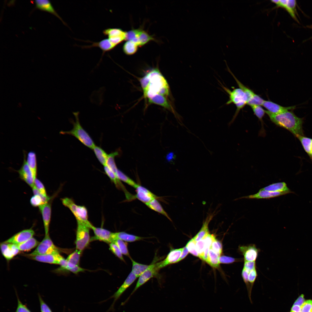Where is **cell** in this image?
I'll return each mask as SVG.
<instances>
[{
    "instance_id": "obj_17",
    "label": "cell",
    "mask_w": 312,
    "mask_h": 312,
    "mask_svg": "<svg viewBox=\"0 0 312 312\" xmlns=\"http://www.w3.org/2000/svg\"><path fill=\"white\" fill-rule=\"evenodd\" d=\"M135 189L136 194L134 196L135 198L145 204L158 198V197L148 189L139 184H138Z\"/></svg>"
},
{
    "instance_id": "obj_52",
    "label": "cell",
    "mask_w": 312,
    "mask_h": 312,
    "mask_svg": "<svg viewBox=\"0 0 312 312\" xmlns=\"http://www.w3.org/2000/svg\"><path fill=\"white\" fill-rule=\"evenodd\" d=\"M196 247L197 251L199 255V257L203 254L205 248V244L203 239L196 242Z\"/></svg>"
},
{
    "instance_id": "obj_38",
    "label": "cell",
    "mask_w": 312,
    "mask_h": 312,
    "mask_svg": "<svg viewBox=\"0 0 312 312\" xmlns=\"http://www.w3.org/2000/svg\"><path fill=\"white\" fill-rule=\"evenodd\" d=\"M119 154L118 151H115L108 154L105 165L112 170L116 174L118 169L115 163V158Z\"/></svg>"
},
{
    "instance_id": "obj_34",
    "label": "cell",
    "mask_w": 312,
    "mask_h": 312,
    "mask_svg": "<svg viewBox=\"0 0 312 312\" xmlns=\"http://www.w3.org/2000/svg\"><path fill=\"white\" fill-rule=\"evenodd\" d=\"M132 263L131 272L138 278L149 267L150 265L142 264L138 263L131 258H130Z\"/></svg>"
},
{
    "instance_id": "obj_49",
    "label": "cell",
    "mask_w": 312,
    "mask_h": 312,
    "mask_svg": "<svg viewBox=\"0 0 312 312\" xmlns=\"http://www.w3.org/2000/svg\"><path fill=\"white\" fill-rule=\"evenodd\" d=\"M210 248L220 257L222 252V246L221 242L215 239L212 243Z\"/></svg>"
},
{
    "instance_id": "obj_59",
    "label": "cell",
    "mask_w": 312,
    "mask_h": 312,
    "mask_svg": "<svg viewBox=\"0 0 312 312\" xmlns=\"http://www.w3.org/2000/svg\"><path fill=\"white\" fill-rule=\"evenodd\" d=\"M290 312H301V307L298 305H293Z\"/></svg>"
},
{
    "instance_id": "obj_57",
    "label": "cell",
    "mask_w": 312,
    "mask_h": 312,
    "mask_svg": "<svg viewBox=\"0 0 312 312\" xmlns=\"http://www.w3.org/2000/svg\"><path fill=\"white\" fill-rule=\"evenodd\" d=\"M189 252L186 246L183 247L182 254L178 262L183 259L188 255Z\"/></svg>"
},
{
    "instance_id": "obj_26",
    "label": "cell",
    "mask_w": 312,
    "mask_h": 312,
    "mask_svg": "<svg viewBox=\"0 0 312 312\" xmlns=\"http://www.w3.org/2000/svg\"><path fill=\"white\" fill-rule=\"evenodd\" d=\"M113 237L114 242L116 239H119L125 242H129L138 241L145 238L129 234L124 232L113 233Z\"/></svg>"
},
{
    "instance_id": "obj_27",
    "label": "cell",
    "mask_w": 312,
    "mask_h": 312,
    "mask_svg": "<svg viewBox=\"0 0 312 312\" xmlns=\"http://www.w3.org/2000/svg\"><path fill=\"white\" fill-rule=\"evenodd\" d=\"M148 101L150 103L155 104L161 106L174 113L173 108L169 103L166 97L160 95H157L148 99Z\"/></svg>"
},
{
    "instance_id": "obj_61",
    "label": "cell",
    "mask_w": 312,
    "mask_h": 312,
    "mask_svg": "<svg viewBox=\"0 0 312 312\" xmlns=\"http://www.w3.org/2000/svg\"><path fill=\"white\" fill-rule=\"evenodd\" d=\"M307 27L309 28L312 29V25L308 26Z\"/></svg>"
},
{
    "instance_id": "obj_7",
    "label": "cell",
    "mask_w": 312,
    "mask_h": 312,
    "mask_svg": "<svg viewBox=\"0 0 312 312\" xmlns=\"http://www.w3.org/2000/svg\"><path fill=\"white\" fill-rule=\"evenodd\" d=\"M59 253L58 248L54 244L49 235H45L35 250L27 256H33Z\"/></svg>"
},
{
    "instance_id": "obj_39",
    "label": "cell",
    "mask_w": 312,
    "mask_h": 312,
    "mask_svg": "<svg viewBox=\"0 0 312 312\" xmlns=\"http://www.w3.org/2000/svg\"><path fill=\"white\" fill-rule=\"evenodd\" d=\"M138 47L134 42L131 41H127L123 45L122 50L125 54L131 55L136 52Z\"/></svg>"
},
{
    "instance_id": "obj_21",
    "label": "cell",
    "mask_w": 312,
    "mask_h": 312,
    "mask_svg": "<svg viewBox=\"0 0 312 312\" xmlns=\"http://www.w3.org/2000/svg\"><path fill=\"white\" fill-rule=\"evenodd\" d=\"M104 35L108 38L116 41H123L125 40L126 32L120 28H108L103 31Z\"/></svg>"
},
{
    "instance_id": "obj_19",
    "label": "cell",
    "mask_w": 312,
    "mask_h": 312,
    "mask_svg": "<svg viewBox=\"0 0 312 312\" xmlns=\"http://www.w3.org/2000/svg\"><path fill=\"white\" fill-rule=\"evenodd\" d=\"M0 248L3 256L7 261L12 259L20 251L16 244L3 242L1 244Z\"/></svg>"
},
{
    "instance_id": "obj_55",
    "label": "cell",
    "mask_w": 312,
    "mask_h": 312,
    "mask_svg": "<svg viewBox=\"0 0 312 312\" xmlns=\"http://www.w3.org/2000/svg\"><path fill=\"white\" fill-rule=\"evenodd\" d=\"M244 261V263L243 268L247 271L250 272L251 270L256 268L255 261Z\"/></svg>"
},
{
    "instance_id": "obj_48",
    "label": "cell",
    "mask_w": 312,
    "mask_h": 312,
    "mask_svg": "<svg viewBox=\"0 0 312 312\" xmlns=\"http://www.w3.org/2000/svg\"><path fill=\"white\" fill-rule=\"evenodd\" d=\"M242 259H236L226 256H222L219 257L220 263L230 264L235 262L242 261Z\"/></svg>"
},
{
    "instance_id": "obj_54",
    "label": "cell",
    "mask_w": 312,
    "mask_h": 312,
    "mask_svg": "<svg viewBox=\"0 0 312 312\" xmlns=\"http://www.w3.org/2000/svg\"><path fill=\"white\" fill-rule=\"evenodd\" d=\"M41 312H52L49 307L44 302L40 294H38Z\"/></svg>"
},
{
    "instance_id": "obj_2",
    "label": "cell",
    "mask_w": 312,
    "mask_h": 312,
    "mask_svg": "<svg viewBox=\"0 0 312 312\" xmlns=\"http://www.w3.org/2000/svg\"><path fill=\"white\" fill-rule=\"evenodd\" d=\"M265 113L273 123L288 130L296 137L304 135L302 126L303 119L297 116L292 110L276 114L265 110Z\"/></svg>"
},
{
    "instance_id": "obj_6",
    "label": "cell",
    "mask_w": 312,
    "mask_h": 312,
    "mask_svg": "<svg viewBox=\"0 0 312 312\" xmlns=\"http://www.w3.org/2000/svg\"><path fill=\"white\" fill-rule=\"evenodd\" d=\"M77 222L76 249L82 252L91 241L90 235V229L85 224Z\"/></svg>"
},
{
    "instance_id": "obj_24",
    "label": "cell",
    "mask_w": 312,
    "mask_h": 312,
    "mask_svg": "<svg viewBox=\"0 0 312 312\" xmlns=\"http://www.w3.org/2000/svg\"><path fill=\"white\" fill-rule=\"evenodd\" d=\"M61 255L59 253L33 256H27L33 260L41 262L59 264V259Z\"/></svg>"
},
{
    "instance_id": "obj_56",
    "label": "cell",
    "mask_w": 312,
    "mask_h": 312,
    "mask_svg": "<svg viewBox=\"0 0 312 312\" xmlns=\"http://www.w3.org/2000/svg\"><path fill=\"white\" fill-rule=\"evenodd\" d=\"M305 301L304 296L303 294H302L295 301L293 305H298L301 307Z\"/></svg>"
},
{
    "instance_id": "obj_18",
    "label": "cell",
    "mask_w": 312,
    "mask_h": 312,
    "mask_svg": "<svg viewBox=\"0 0 312 312\" xmlns=\"http://www.w3.org/2000/svg\"><path fill=\"white\" fill-rule=\"evenodd\" d=\"M262 106L268 111L273 114H278L289 110H293L296 108V105L284 107L269 100H265Z\"/></svg>"
},
{
    "instance_id": "obj_23",
    "label": "cell",
    "mask_w": 312,
    "mask_h": 312,
    "mask_svg": "<svg viewBox=\"0 0 312 312\" xmlns=\"http://www.w3.org/2000/svg\"><path fill=\"white\" fill-rule=\"evenodd\" d=\"M92 44L90 45L83 46V48H90L93 47L99 48L103 51V55L105 52L110 51L113 49L116 46L108 38L103 39L98 42H91Z\"/></svg>"
},
{
    "instance_id": "obj_35",
    "label": "cell",
    "mask_w": 312,
    "mask_h": 312,
    "mask_svg": "<svg viewBox=\"0 0 312 312\" xmlns=\"http://www.w3.org/2000/svg\"><path fill=\"white\" fill-rule=\"evenodd\" d=\"M220 257L210 248L206 262L211 266L214 268H218L220 263L219 261Z\"/></svg>"
},
{
    "instance_id": "obj_46",
    "label": "cell",
    "mask_w": 312,
    "mask_h": 312,
    "mask_svg": "<svg viewBox=\"0 0 312 312\" xmlns=\"http://www.w3.org/2000/svg\"><path fill=\"white\" fill-rule=\"evenodd\" d=\"M264 101L259 95L255 94L252 98L247 102V105L250 107L254 105L261 106L263 105Z\"/></svg>"
},
{
    "instance_id": "obj_37",
    "label": "cell",
    "mask_w": 312,
    "mask_h": 312,
    "mask_svg": "<svg viewBox=\"0 0 312 312\" xmlns=\"http://www.w3.org/2000/svg\"><path fill=\"white\" fill-rule=\"evenodd\" d=\"M138 45L142 47L151 40L155 41V38L141 29L138 37Z\"/></svg>"
},
{
    "instance_id": "obj_33",
    "label": "cell",
    "mask_w": 312,
    "mask_h": 312,
    "mask_svg": "<svg viewBox=\"0 0 312 312\" xmlns=\"http://www.w3.org/2000/svg\"><path fill=\"white\" fill-rule=\"evenodd\" d=\"M100 163L103 166L106 164L108 154L100 146L95 145L92 149Z\"/></svg>"
},
{
    "instance_id": "obj_45",
    "label": "cell",
    "mask_w": 312,
    "mask_h": 312,
    "mask_svg": "<svg viewBox=\"0 0 312 312\" xmlns=\"http://www.w3.org/2000/svg\"><path fill=\"white\" fill-rule=\"evenodd\" d=\"M109 246L110 250L120 260L125 262L123 255L117 246L114 242L109 243Z\"/></svg>"
},
{
    "instance_id": "obj_5",
    "label": "cell",
    "mask_w": 312,
    "mask_h": 312,
    "mask_svg": "<svg viewBox=\"0 0 312 312\" xmlns=\"http://www.w3.org/2000/svg\"><path fill=\"white\" fill-rule=\"evenodd\" d=\"M61 200L63 205L71 211L77 221L85 224L91 229L93 225L88 220V210L85 206L77 205L72 199L68 197L62 198Z\"/></svg>"
},
{
    "instance_id": "obj_53",
    "label": "cell",
    "mask_w": 312,
    "mask_h": 312,
    "mask_svg": "<svg viewBox=\"0 0 312 312\" xmlns=\"http://www.w3.org/2000/svg\"><path fill=\"white\" fill-rule=\"evenodd\" d=\"M301 312H312V300L305 301L301 307Z\"/></svg>"
},
{
    "instance_id": "obj_50",
    "label": "cell",
    "mask_w": 312,
    "mask_h": 312,
    "mask_svg": "<svg viewBox=\"0 0 312 312\" xmlns=\"http://www.w3.org/2000/svg\"><path fill=\"white\" fill-rule=\"evenodd\" d=\"M34 185L40 193L43 196L47 197L49 196L43 183L37 178L34 181Z\"/></svg>"
},
{
    "instance_id": "obj_13",
    "label": "cell",
    "mask_w": 312,
    "mask_h": 312,
    "mask_svg": "<svg viewBox=\"0 0 312 312\" xmlns=\"http://www.w3.org/2000/svg\"><path fill=\"white\" fill-rule=\"evenodd\" d=\"M271 1L276 5L274 8H281L284 9L293 18L298 22L296 15V0H271Z\"/></svg>"
},
{
    "instance_id": "obj_16",
    "label": "cell",
    "mask_w": 312,
    "mask_h": 312,
    "mask_svg": "<svg viewBox=\"0 0 312 312\" xmlns=\"http://www.w3.org/2000/svg\"><path fill=\"white\" fill-rule=\"evenodd\" d=\"M51 200L48 203L38 207L42 217L45 235H49V227L51 213Z\"/></svg>"
},
{
    "instance_id": "obj_20",
    "label": "cell",
    "mask_w": 312,
    "mask_h": 312,
    "mask_svg": "<svg viewBox=\"0 0 312 312\" xmlns=\"http://www.w3.org/2000/svg\"><path fill=\"white\" fill-rule=\"evenodd\" d=\"M137 278V276L131 271L123 284L112 296V298L114 299L113 305H114L116 301L135 281Z\"/></svg>"
},
{
    "instance_id": "obj_42",
    "label": "cell",
    "mask_w": 312,
    "mask_h": 312,
    "mask_svg": "<svg viewBox=\"0 0 312 312\" xmlns=\"http://www.w3.org/2000/svg\"><path fill=\"white\" fill-rule=\"evenodd\" d=\"M82 251L75 250L69 255L66 259L69 262L76 265L79 266L80 257Z\"/></svg>"
},
{
    "instance_id": "obj_14",
    "label": "cell",
    "mask_w": 312,
    "mask_h": 312,
    "mask_svg": "<svg viewBox=\"0 0 312 312\" xmlns=\"http://www.w3.org/2000/svg\"><path fill=\"white\" fill-rule=\"evenodd\" d=\"M238 250L243 256L244 261H255L259 251V249L254 244L240 246Z\"/></svg>"
},
{
    "instance_id": "obj_12",
    "label": "cell",
    "mask_w": 312,
    "mask_h": 312,
    "mask_svg": "<svg viewBox=\"0 0 312 312\" xmlns=\"http://www.w3.org/2000/svg\"><path fill=\"white\" fill-rule=\"evenodd\" d=\"M183 249V248L171 250L164 259L156 263L158 269L159 270L168 265L178 262Z\"/></svg>"
},
{
    "instance_id": "obj_4",
    "label": "cell",
    "mask_w": 312,
    "mask_h": 312,
    "mask_svg": "<svg viewBox=\"0 0 312 312\" xmlns=\"http://www.w3.org/2000/svg\"><path fill=\"white\" fill-rule=\"evenodd\" d=\"M221 86L229 95V99L226 102V104L229 105L233 103L236 107L235 114L231 121L229 123V125H230L233 122L240 110L247 104L248 99L245 93L239 88H234L231 91L222 84Z\"/></svg>"
},
{
    "instance_id": "obj_44",
    "label": "cell",
    "mask_w": 312,
    "mask_h": 312,
    "mask_svg": "<svg viewBox=\"0 0 312 312\" xmlns=\"http://www.w3.org/2000/svg\"><path fill=\"white\" fill-rule=\"evenodd\" d=\"M118 247L122 255L131 258L128 248L127 242L119 239H116L114 242Z\"/></svg>"
},
{
    "instance_id": "obj_10",
    "label": "cell",
    "mask_w": 312,
    "mask_h": 312,
    "mask_svg": "<svg viewBox=\"0 0 312 312\" xmlns=\"http://www.w3.org/2000/svg\"><path fill=\"white\" fill-rule=\"evenodd\" d=\"M35 233L32 229H25L16 233L3 242L16 245L19 244L33 237Z\"/></svg>"
},
{
    "instance_id": "obj_41",
    "label": "cell",
    "mask_w": 312,
    "mask_h": 312,
    "mask_svg": "<svg viewBox=\"0 0 312 312\" xmlns=\"http://www.w3.org/2000/svg\"><path fill=\"white\" fill-rule=\"evenodd\" d=\"M116 175L120 180L125 182L135 188L138 185V184L136 183L134 181L118 169L116 172Z\"/></svg>"
},
{
    "instance_id": "obj_47",
    "label": "cell",
    "mask_w": 312,
    "mask_h": 312,
    "mask_svg": "<svg viewBox=\"0 0 312 312\" xmlns=\"http://www.w3.org/2000/svg\"><path fill=\"white\" fill-rule=\"evenodd\" d=\"M196 242L192 238L187 243L186 247L189 252L193 255L199 257V255L196 247Z\"/></svg>"
},
{
    "instance_id": "obj_51",
    "label": "cell",
    "mask_w": 312,
    "mask_h": 312,
    "mask_svg": "<svg viewBox=\"0 0 312 312\" xmlns=\"http://www.w3.org/2000/svg\"><path fill=\"white\" fill-rule=\"evenodd\" d=\"M17 300V306L15 312H31L26 306L20 300L17 294H16Z\"/></svg>"
},
{
    "instance_id": "obj_15",
    "label": "cell",
    "mask_w": 312,
    "mask_h": 312,
    "mask_svg": "<svg viewBox=\"0 0 312 312\" xmlns=\"http://www.w3.org/2000/svg\"><path fill=\"white\" fill-rule=\"evenodd\" d=\"M91 229L93 230L94 235L90 240L101 241L109 244L114 242L113 232L102 228L97 227L94 226Z\"/></svg>"
},
{
    "instance_id": "obj_1",
    "label": "cell",
    "mask_w": 312,
    "mask_h": 312,
    "mask_svg": "<svg viewBox=\"0 0 312 312\" xmlns=\"http://www.w3.org/2000/svg\"><path fill=\"white\" fill-rule=\"evenodd\" d=\"M139 81L145 98L148 99L157 95L167 97L169 95L168 83L157 68L150 70Z\"/></svg>"
},
{
    "instance_id": "obj_8",
    "label": "cell",
    "mask_w": 312,
    "mask_h": 312,
    "mask_svg": "<svg viewBox=\"0 0 312 312\" xmlns=\"http://www.w3.org/2000/svg\"><path fill=\"white\" fill-rule=\"evenodd\" d=\"M153 262L150 265L149 267L139 277L136 285L129 296L122 304H125L129 299L131 296L141 286L147 282L151 278L155 277L157 275L159 270L157 268L156 263Z\"/></svg>"
},
{
    "instance_id": "obj_30",
    "label": "cell",
    "mask_w": 312,
    "mask_h": 312,
    "mask_svg": "<svg viewBox=\"0 0 312 312\" xmlns=\"http://www.w3.org/2000/svg\"><path fill=\"white\" fill-rule=\"evenodd\" d=\"M255 115L257 117L261 123V129L259 134L261 135L264 136L265 134V132L264 127V122L263 118L265 113V110L260 105H254L250 107Z\"/></svg>"
},
{
    "instance_id": "obj_28",
    "label": "cell",
    "mask_w": 312,
    "mask_h": 312,
    "mask_svg": "<svg viewBox=\"0 0 312 312\" xmlns=\"http://www.w3.org/2000/svg\"><path fill=\"white\" fill-rule=\"evenodd\" d=\"M274 192H291L285 182L273 183L260 189Z\"/></svg>"
},
{
    "instance_id": "obj_25",
    "label": "cell",
    "mask_w": 312,
    "mask_h": 312,
    "mask_svg": "<svg viewBox=\"0 0 312 312\" xmlns=\"http://www.w3.org/2000/svg\"><path fill=\"white\" fill-rule=\"evenodd\" d=\"M214 214H210L207 217L205 221L203 222L202 226L197 234L193 239L196 242L203 239L204 237L209 233L208 226L209 224L212 219Z\"/></svg>"
},
{
    "instance_id": "obj_58",
    "label": "cell",
    "mask_w": 312,
    "mask_h": 312,
    "mask_svg": "<svg viewBox=\"0 0 312 312\" xmlns=\"http://www.w3.org/2000/svg\"><path fill=\"white\" fill-rule=\"evenodd\" d=\"M176 156L173 152L168 153L166 156V159L169 162L172 161L175 159Z\"/></svg>"
},
{
    "instance_id": "obj_32",
    "label": "cell",
    "mask_w": 312,
    "mask_h": 312,
    "mask_svg": "<svg viewBox=\"0 0 312 312\" xmlns=\"http://www.w3.org/2000/svg\"><path fill=\"white\" fill-rule=\"evenodd\" d=\"M39 243L36 239L32 237L22 243L16 245L20 251H26L37 246Z\"/></svg>"
},
{
    "instance_id": "obj_40",
    "label": "cell",
    "mask_w": 312,
    "mask_h": 312,
    "mask_svg": "<svg viewBox=\"0 0 312 312\" xmlns=\"http://www.w3.org/2000/svg\"><path fill=\"white\" fill-rule=\"evenodd\" d=\"M228 70L234 78L239 88L242 90L246 94L247 97L248 102L252 98L255 94L252 90L247 88L241 83L232 73L229 68H228Z\"/></svg>"
},
{
    "instance_id": "obj_29",
    "label": "cell",
    "mask_w": 312,
    "mask_h": 312,
    "mask_svg": "<svg viewBox=\"0 0 312 312\" xmlns=\"http://www.w3.org/2000/svg\"><path fill=\"white\" fill-rule=\"evenodd\" d=\"M26 161L35 179L37 175V166L36 155L35 152L31 151L28 153Z\"/></svg>"
},
{
    "instance_id": "obj_36",
    "label": "cell",
    "mask_w": 312,
    "mask_h": 312,
    "mask_svg": "<svg viewBox=\"0 0 312 312\" xmlns=\"http://www.w3.org/2000/svg\"><path fill=\"white\" fill-rule=\"evenodd\" d=\"M297 138L301 142L305 151L309 155L312 151V139L304 135H299Z\"/></svg>"
},
{
    "instance_id": "obj_9",
    "label": "cell",
    "mask_w": 312,
    "mask_h": 312,
    "mask_svg": "<svg viewBox=\"0 0 312 312\" xmlns=\"http://www.w3.org/2000/svg\"><path fill=\"white\" fill-rule=\"evenodd\" d=\"M24 155L22 165L20 169L17 171L18 173L20 179L32 188L34 186L35 179L27 163L25 155Z\"/></svg>"
},
{
    "instance_id": "obj_60",
    "label": "cell",
    "mask_w": 312,
    "mask_h": 312,
    "mask_svg": "<svg viewBox=\"0 0 312 312\" xmlns=\"http://www.w3.org/2000/svg\"><path fill=\"white\" fill-rule=\"evenodd\" d=\"M309 156L311 158H312V152H311V153H310V155H309Z\"/></svg>"
},
{
    "instance_id": "obj_43",
    "label": "cell",
    "mask_w": 312,
    "mask_h": 312,
    "mask_svg": "<svg viewBox=\"0 0 312 312\" xmlns=\"http://www.w3.org/2000/svg\"><path fill=\"white\" fill-rule=\"evenodd\" d=\"M141 29H134L126 32L125 40L132 41L138 45V37Z\"/></svg>"
},
{
    "instance_id": "obj_11",
    "label": "cell",
    "mask_w": 312,
    "mask_h": 312,
    "mask_svg": "<svg viewBox=\"0 0 312 312\" xmlns=\"http://www.w3.org/2000/svg\"><path fill=\"white\" fill-rule=\"evenodd\" d=\"M290 193H294L293 191L284 192H274L260 190L257 193L248 196H242L237 199H270Z\"/></svg>"
},
{
    "instance_id": "obj_31",
    "label": "cell",
    "mask_w": 312,
    "mask_h": 312,
    "mask_svg": "<svg viewBox=\"0 0 312 312\" xmlns=\"http://www.w3.org/2000/svg\"><path fill=\"white\" fill-rule=\"evenodd\" d=\"M145 205L150 209L162 214L167 217L171 221V218L168 214L164 209L157 199L153 200L145 204Z\"/></svg>"
},
{
    "instance_id": "obj_22",
    "label": "cell",
    "mask_w": 312,
    "mask_h": 312,
    "mask_svg": "<svg viewBox=\"0 0 312 312\" xmlns=\"http://www.w3.org/2000/svg\"><path fill=\"white\" fill-rule=\"evenodd\" d=\"M35 8L51 13L58 18L64 24H66L56 12L50 1L48 0H36L35 1Z\"/></svg>"
},
{
    "instance_id": "obj_3",
    "label": "cell",
    "mask_w": 312,
    "mask_h": 312,
    "mask_svg": "<svg viewBox=\"0 0 312 312\" xmlns=\"http://www.w3.org/2000/svg\"><path fill=\"white\" fill-rule=\"evenodd\" d=\"M79 112H73L75 118V121H74L72 120H70L73 125V129L69 131H61L60 133L73 136L84 145L92 149L96 145L89 134L80 124L79 117Z\"/></svg>"
}]
</instances>
